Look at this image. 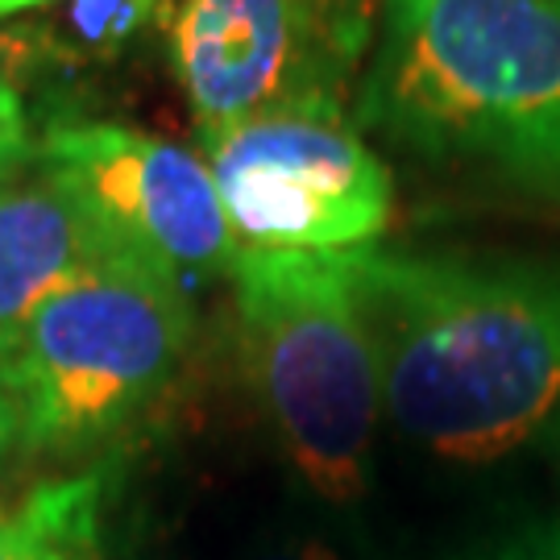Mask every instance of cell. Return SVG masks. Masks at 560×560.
<instances>
[{"label":"cell","instance_id":"7a4b0ae2","mask_svg":"<svg viewBox=\"0 0 560 560\" xmlns=\"http://www.w3.org/2000/svg\"><path fill=\"white\" fill-rule=\"evenodd\" d=\"M353 120L560 208V4L382 0Z\"/></svg>","mask_w":560,"mask_h":560},{"label":"cell","instance_id":"8992f818","mask_svg":"<svg viewBox=\"0 0 560 560\" xmlns=\"http://www.w3.org/2000/svg\"><path fill=\"white\" fill-rule=\"evenodd\" d=\"M71 196L125 258L191 287L229 275L241 241L208 162L117 120H62L38 138Z\"/></svg>","mask_w":560,"mask_h":560},{"label":"cell","instance_id":"6da1fadb","mask_svg":"<svg viewBox=\"0 0 560 560\" xmlns=\"http://www.w3.org/2000/svg\"><path fill=\"white\" fill-rule=\"evenodd\" d=\"M340 258L399 432L494 460L560 411V261L382 245Z\"/></svg>","mask_w":560,"mask_h":560},{"label":"cell","instance_id":"3957f363","mask_svg":"<svg viewBox=\"0 0 560 560\" xmlns=\"http://www.w3.org/2000/svg\"><path fill=\"white\" fill-rule=\"evenodd\" d=\"M229 279L249 374L295 469L320 499L353 502L382 390L345 258L241 245Z\"/></svg>","mask_w":560,"mask_h":560},{"label":"cell","instance_id":"9a60e30c","mask_svg":"<svg viewBox=\"0 0 560 560\" xmlns=\"http://www.w3.org/2000/svg\"><path fill=\"white\" fill-rule=\"evenodd\" d=\"M502 560H560V532L552 536H540V540L523 544L515 552H506Z\"/></svg>","mask_w":560,"mask_h":560},{"label":"cell","instance_id":"2e32d148","mask_svg":"<svg viewBox=\"0 0 560 560\" xmlns=\"http://www.w3.org/2000/svg\"><path fill=\"white\" fill-rule=\"evenodd\" d=\"M46 0H0V18H13V13H25V9H38Z\"/></svg>","mask_w":560,"mask_h":560},{"label":"cell","instance_id":"5b68a950","mask_svg":"<svg viewBox=\"0 0 560 560\" xmlns=\"http://www.w3.org/2000/svg\"><path fill=\"white\" fill-rule=\"evenodd\" d=\"M200 150L241 245L345 254L390 224V171L332 96L208 129Z\"/></svg>","mask_w":560,"mask_h":560},{"label":"cell","instance_id":"4fadbf2b","mask_svg":"<svg viewBox=\"0 0 560 560\" xmlns=\"http://www.w3.org/2000/svg\"><path fill=\"white\" fill-rule=\"evenodd\" d=\"M21 444V428H18V407H13V395L4 386V374H0V465L4 457Z\"/></svg>","mask_w":560,"mask_h":560},{"label":"cell","instance_id":"e0dca14e","mask_svg":"<svg viewBox=\"0 0 560 560\" xmlns=\"http://www.w3.org/2000/svg\"><path fill=\"white\" fill-rule=\"evenodd\" d=\"M557 4H560V0H557Z\"/></svg>","mask_w":560,"mask_h":560},{"label":"cell","instance_id":"9c48e42d","mask_svg":"<svg viewBox=\"0 0 560 560\" xmlns=\"http://www.w3.org/2000/svg\"><path fill=\"white\" fill-rule=\"evenodd\" d=\"M101 478L42 481L0 502V560H96Z\"/></svg>","mask_w":560,"mask_h":560},{"label":"cell","instance_id":"7c38bea8","mask_svg":"<svg viewBox=\"0 0 560 560\" xmlns=\"http://www.w3.org/2000/svg\"><path fill=\"white\" fill-rule=\"evenodd\" d=\"M320 4L328 9V18L337 21L340 30L358 42L361 50H370V42H374V9H378V0H320Z\"/></svg>","mask_w":560,"mask_h":560},{"label":"cell","instance_id":"5bb4252c","mask_svg":"<svg viewBox=\"0 0 560 560\" xmlns=\"http://www.w3.org/2000/svg\"><path fill=\"white\" fill-rule=\"evenodd\" d=\"M254 560H337V552L324 548L320 540H295V544H275L270 552H261Z\"/></svg>","mask_w":560,"mask_h":560},{"label":"cell","instance_id":"ba28073f","mask_svg":"<svg viewBox=\"0 0 560 560\" xmlns=\"http://www.w3.org/2000/svg\"><path fill=\"white\" fill-rule=\"evenodd\" d=\"M113 258L125 254L34 145V154L0 183V365L30 316L62 282Z\"/></svg>","mask_w":560,"mask_h":560},{"label":"cell","instance_id":"277c9868","mask_svg":"<svg viewBox=\"0 0 560 560\" xmlns=\"http://www.w3.org/2000/svg\"><path fill=\"white\" fill-rule=\"evenodd\" d=\"M191 328V295L133 258L62 282L0 365L21 448H80L117 432L179 370Z\"/></svg>","mask_w":560,"mask_h":560},{"label":"cell","instance_id":"30bf717a","mask_svg":"<svg viewBox=\"0 0 560 560\" xmlns=\"http://www.w3.org/2000/svg\"><path fill=\"white\" fill-rule=\"evenodd\" d=\"M166 0H67L62 25L88 55H113L141 34Z\"/></svg>","mask_w":560,"mask_h":560},{"label":"cell","instance_id":"8fae6325","mask_svg":"<svg viewBox=\"0 0 560 560\" xmlns=\"http://www.w3.org/2000/svg\"><path fill=\"white\" fill-rule=\"evenodd\" d=\"M34 145L38 141L30 138V117H25L21 92L0 75V183L34 154Z\"/></svg>","mask_w":560,"mask_h":560},{"label":"cell","instance_id":"52a82bcc","mask_svg":"<svg viewBox=\"0 0 560 560\" xmlns=\"http://www.w3.org/2000/svg\"><path fill=\"white\" fill-rule=\"evenodd\" d=\"M166 38L200 133L282 104L340 101L365 59L320 0H179Z\"/></svg>","mask_w":560,"mask_h":560}]
</instances>
